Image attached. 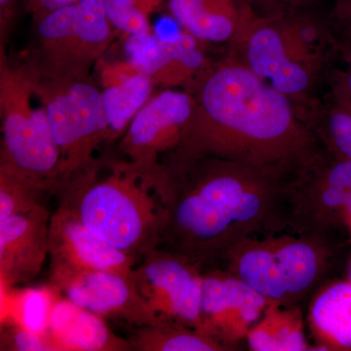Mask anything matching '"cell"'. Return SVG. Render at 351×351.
Segmentation results:
<instances>
[{
	"label": "cell",
	"mask_w": 351,
	"mask_h": 351,
	"mask_svg": "<svg viewBox=\"0 0 351 351\" xmlns=\"http://www.w3.org/2000/svg\"><path fill=\"white\" fill-rule=\"evenodd\" d=\"M127 339L132 351H230L213 337L170 320L135 328Z\"/></svg>",
	"instance_id": "obj_22"
},
{
	"label": "cell",
	"mask_w": 351,
	"mask_h": 351,
	"mask_svg": "<svg viewBox=\"0 0 351 351\" xmlns=\"http://www.w3.org/2000/svg\"><path fill=\"white\" fill-rule=\"evenodd\" d=\"M163 164L96 162L56 196L95 234L141 260L160 244L168 210Z\"/></svg>",
	"instance_id": "obj_3"
},
{
	"label": "cell",
	"mask_w": 351,
	"mask_h": 351,
	"mask_svg": "<svg viewBox=\"0 0 351 351\" xmlns=\"http://www.w3.org/2000/svg\"><path fill=\"white\" fill-rule=\"evenodd\" d=\"M41 82L60 154L57 196L96 162L95 152L108 143V125L101 90L88 78Z\"/></svg>",
	"instance_id": "obj_7"
},
{
	"label": "cell",
	"mask_w": 351,
	"mask_h": 351,
	"mask_svg": "<svg viewBox=\"0 0 351 351\" xmlns=\"http://www.w3.org/2000/svg\"><path fill=\"white\" fill-rule=\"evenodd\" d=\"M269 306L267 300L226 270L202 272L201 315L205 332L230 351L240 350L251 328Z\"/></svg>",
	"instance_id": "obj_13"
},
{
	"label": "cell",
	"mask_w": 351,
	"mask_h": 351,
	"mask_svg": "<svg viewBox=\"0 0 351 351\" xmlns=\"http://www.w3.org/2000/svg\"><path fill=\"white\" fill-rule=\"evenodd\" d=\"M51 215L45 205L0 221V276L6 286L32 282L49 257Z\"/></svg>",
	"instance_id": "obj_16"
},
{
	"label": "cell",
	"mask_w": 351,
	"mask_h": 351,
	"mask_svg": "<svg viewBox=\"0 0 351 351\" xmlns=\"http://www.w3.org/2000/svg\"><path fill=\"white\" fill-rule=\"evenodd\" d=\"M267 237L288 306L306 308L325 284L338 278L350 254L351 239L288 232Z\"/></svg>",
	"instance_id": "obj_10"
},
{
	"label": "cell",
	"mask_w": 351,
	"mask_h": 351,
	"mask_svg": "<svg viewBox=\"0 0 351 351\" xmlns=\"http://www.w3.org/2000/svg\"><path fill=\"white\" fill-rule=\"evenodd\" d=\"M105 320L64 298L53 304L47 332L59 351H132Z\"/></svg>",
	"instance_id": "obj_17"
},
{
	"label": "cell",
	"mask_w": 351,
	"mask_h": 351,
	"mask_svg": "<svg viewBox=\"0 0 351 351\" xmlns=\"http://www.w3.org/2000/svg\"><path fill=\"white\" fill-rule=\"evenodd\" d=\"M174 158L215 157L297 172L324 147L292 101L230 58L201 76Z\"/></svg>",
	"instance_id": "obj_2"
},
{
	"label": "cell",
	"mask_w": 351,
	"mask_h": 351,
	"mask_svg": "<svg viewBox=\"0 0 351 351\" xmlns=\"http://www.w3.org/2000/svg\"><path fill=\"white\" fill-rule=\"evenodd\" d=\"M110 25L124 36L154 32L151 17L166 0H101Z\"/></svg>",
	"instance_id": "obj_26"
},
{
	"label": "cell",
	"mask_w": 351,
	"mask_h": 351,
	"mask_svg": "<svg viewBox=\"0 0 351 351\" xmlns=\"http://www.w3.org/2000/svg\"><path fill=\"white\" fill-rule=\"evenodd\" d=\"M202 272L184 256L156 248L138 261L133 280L157 317L205 332L201 315Z\"/></svg>",
	"instance_id": "obj_9"
},
{
	"label": "cell",
	"mask_w": 351,
	"mask_h": 351,
	"mask_svg": "<svg viewBox=\"0 0 351 351\" xmlns=\"http://www.w3.org/2000/svg\"><path fill=\"white\" fill-rule=\"evenodd\" d=\"M47 191L10 164L0 161V221L43 206Z\"/></svg>",
	"instance_id": "obj_25"
},
{
	"label": "cell",
	"mask_w": 351,
	"mask_h": 351,
	"mask_svg": "<svg viewBox=\"0 0 351 351\" xmlns=\"http://www.w3.org/2000/svg\"><path fill=\"white\" fill-rule=\"evenodd\" d=\"M161 163L168 210L158 248L205 270L249 237L284 232L286 196L297 172L215 157H169Z\"/></svg>",
	"instance_id": "obj_1"
},
{
	"label": "cell",
	"mask_w": 351,
	"mask_h": 351,
	"mask_svg": "<svg viewBox=\"0 0 351 351\" xmlns=\"http://www.w3.org/2000/svg\"><path fill=\"white\" fill-rule=\"evenodd\" d=\"M154 88L149 76L138 73L121 84L101 89L108 125V143L122 137L134 117L152 98Z\"/></svg>",
	"instance_id": "obj_23"
},
{
	"label": "cell",
	"mask_w": 351,
	"mask_h": 351,
	"mask_svg": "<svg viewBox=\"0 0 351 351\" xmlns=\"http://www.w3.org/2000/svg\"><path fill=\"white\" fill-rule=\"evenodd\" d=\"M197 39L182 32L162 38L154 32L125 36V59L156 87L173 88L191 82L202 71L205 58Z\"/></svg>",
	"instance_id": "obj_15"
},
{
	"label": "cell",
	"mask_w": 351,
	"mask_h": 351,
	"mask_svg": "<svg viewBox=\"0 0 351 351\" xmlns=\"http://www.w3.org/2000/svg\"><path fill=\"white\" fill-rule=\"evenodd\" d=\"M317 1L318 0H242L252 14L262 17L302 11Z\"/></svg>",
	"instance_id": "obj_29"
},
{
	"label": "cell",
	"mask_w": 351,
	"mask_h": 351,
	"mask_svg": "<svg viewBox=\"0 0 351 351\" xmlns=\"http://www.w3.org/2000/svg\"><path fill=\"white\" fill-rule=\"evenodd\" d=\"M350 267V278H348V279H350V280L351 281V258L350 261V267Z\"/></svg>",
	"instance_id": "obj_35"
},
{
	"label": "cell",
	"mask_w": 351,
	"mask_h": 351,
	"mask_svg": "<svg viewBox=\"0 0 351 351\" xmlns=\"http://www.w3.org/2000/svg\"><path fill=\"white\" fill-rule=\"evenodd\" d=\"M49 258L50 269L103 270L132 278L140 261L95 234L63 203L51 215Z\"/></svg>",
	"instance_id": "obj_14"
},
{
	"label": "cell",
	"mask_w": 351,
	"mask_h": 351,
	"mask_svg": "<svg viewBox=\"0 0 351 351\" xmlns=\"http://www.w3.org/2000/svg\"><path fill=\"white\" fill-rule=\"evenodd\" d=\"M341 50H343V56L345 58L346 63L351 68V40L343 44Z\"/></svg>",
	"instance_id": "obj_34"
},
{
	"label": "cell",
	"mask_w": 351,
	"mask_h": 351,
	"mask_svg": "<svg viewBox=\"0 0 351 351\" xmlns=\"http://www.w3.org/2000/svg\"><path fill=\"white\" fill-rule=\"evenodd\" d=\"M80 0H24L25 9L32 14L34 21L40 19L46 14L73 5Z\"/></svg>",
	"instance_id": "obj_31"
},
{
	"label": "cell",
	"mask_w": 351,
	"mask_h": 351,
	"mask_svg": "<svg viewBox=\"0 0 351 351\" xmlns=\"http://www.w3.org/2000/svg\"><path fill=\"white\" fill-rule=\"evenodd\" d=\"M321 145L332 156L351 161V100L334 90L319 119L309 123Z\"/></svg>",
	"instance_id": "obj_24"
},
{
	"label": "cell",
	"mask_w": 351,
	"mask_h": 351,
	"mask_svg": "<svg viewBox=\"0 0 351 351\" xmlns=\"http://www.w3.org/2000/svg\"><path fill=\"white\" fill-rule=\"evenodd\" d=\"M50 283L66 300L104 319L134 329L160 321L138 293L132 277L103 270L50 269Z\"/></svg>",
	"instance_id": "obj_11"
},
{
	"label": "cell",
	"mask_w": 351,
	"mask_h": 351,
	"mask_svg": "<svg viewBox=\"0 0 351 351\" xmlns=\"http://www.w3.org/2000/svg\"><path fill=\"white\" fill-rule=\"evenodd\" d=\"M267 234L249 237L235 245L217 267L239 278L269 304L288 306Z\"/></svg>",
	"instance_id": "obj_20"
},
{
	"label": "cell",
	"mask_w": 351,
	"mask_h": 351,
	"mask_svg": "<svg viewBox=\"0 0 351 351\" xmlns=\"http://www.w3.org/2000/svg\"><path fill=\"white\" fill-rule=\"evenodd\" d=\"M18 0H0V48H4L12 27Z\"/></svg>",
	"instance_id": "obj_32"
},
{
	"label": "cell",
	"mask_w": 351,
	"mask_h": 351,
	"mask_svg": "<svg viewBox=\"0 0 351 351\" xmlns=\"http://www.w3.org/2000/svg\"><path fill=\"white\" fill-rule=\"evenodd\" d=\"M0 350L58 351L48 332L32 331L13 319L1 328Z\"/></svg>",
	"instance_id": "obj_28"
},
{
	"label": "cell",
	"mask_w": 351,
	"mask_h": 351,
	"mask_svg": "<svg viewBox=\"0 0 351 351\" xmlns=\"http://www.w3.org/2000/svg\"><path fill=\"white\" fill-rule=\"evenodd\" d=\"M165 7L184 32L213 43L233 40L250 12L242 0H166Z\"/></svg>",
	"instance_id": "obj_18"
},
{
	"label": "cell",
	"mask_w": 351,
	"mask_h": 351,
	"mask_svg": "<svg viewBox=\"0 0 351 351\" xmlns=\"http://www.w3.org/2000/svg\"><path fill=\"white\" fill-rule=\"evenodd\" d=\"M0 161L17 168L50 195L59 186L60 154L43 82L29 64H14L0 48Z\"/></svg>",
	"instance_id": "obj_5"
},
{
	"label": "cell",
	"mask_w": 351,
	"mask_h": 351,
	"mask_svg": "<svg viewBox=\"0 0 351 351\" xmlns=\"http://www.w3.org/2000/svg\"><path fill=\"white\" fill-rule=\"evenodd\" d=\"M34 23L29 66L43 82L87 80L114 38L101 0H80Z\"/></svg>",
	"instance_id": "obj_6"
},
{
	"label": "cell",
	"mask_w": 351,
	"mask_h": 351,
	"mask_svg": "<svg viewBox=\"0 0 351 351\" xmlns=\"http://www.w3.org/2000/svg\"><path fill=\"white\" fill-rule=\"evenodd\" d=\"M302 306L269 304L261 319L247 335L246 343L253 351L313 350L304 331Z\"/></svg>",
	"instance_id": "obj_21"
},
{
	"label": "cell",
	"mask_w": 351,
	"mask_h": 351,
	"mask_svg": "<svg viewBox=\"0 0 351 351\" xmlns=\"http://www.w3.org/2000/svg\"><path fill=\"white\" fill-rule=\"evenodd\" d=\"M324 32L302 11L267 17L250 12L233 40L239 41L240 61L291 99L306 93L326 61L332 43Z\"/></svg>",
	"instance_id": "obj_4"
},
{
	"label": "cell",
	"mask_w": 351,
	"mask_h": 351,
	"mask_svg": "<svg viewBox=\"0 0 351 351\" xmlns=\"http://www.w3.org/2000/svg\"><path fill=\"white\" fill-rule=\"evenodd\" d=\"M307 323L315 350H351V281L325 284L307 306Z\"/></svg>",
	"instance_id": "obj_19"
},
{
	"label": "cell",
	"mask_w": 351,
	"mask_h": 351,
	"mask_svg": "<svg viewBox=\"0 0 351 351\" xmlns=\"http://www.w3.org/2000/svg\"><path fill=\"white\" fill-rule=\"evenodd\" d=\"M96 66L98 69L97 73H98L101 89L121 84L129 78L140 73L127 61L125 58L122 60H114V61H106L103 58Z\"/></svg>",
	"instance_id": "obj_30"
},
{
	"label": "cell",
	"mask_w": 351,
	"mask_h": 351,
	"mask_svg": "<svg viewBox=\"0 0 351 351\" xmlns=\"http://www.w3.org/2000/svg\"><path fill=\"white\" fill-rule=\"evenodd\" d=\"M350 235H351V225H350Z\"/></svg>",
	"instance_id": "obj_36"
},
{
	"label": "cell",
	"mask_w": 351,
	"mask_h": 351,
	"mask_svg": "<svg viewBox=\"0 0 351 351\" xmlns=\"http://www.w3.org/2000/svg\"><path fill=\"white\" fill-rule=\"evenodd\" d=\"M334 90L339 92L351 100V68L348 71H341L335 80Z\"/></svg>",
	"instance_id": "obj_33"
},
{
	"label": "cell",
	"mask_w": 351,
	"mask_h": 351,
	"mask_svg": "<svg viewBox=\"0 0 351 351\" xmlns=\"http://www.w3.org/2000/svg\"><path fill=\"white\" fill-rule=\"evenodd\" d=\"M350 225L351 161L323 149L289 186L284 232L351 239Z\"/></svg>",
	"instance_id": "obj_8"
},
{
	"label": "cell",
	"mask_w": 351,
	"mask_h": 351,
	"mask_svg": "<svg viewBox=\"0 0 351 351\" xmlns=\"http://www.w3.org/2000/svg\"><path fill=\"white\" fill-rule=\"evenodd\" d=\"M193 104V95L174 88L152 95L120 138L122 156L149 164L170 156L181 143Z\"/></svg>",
	"instance_id": "obj_12"
},
{
	"label": "cell",
	"mask_w": 351,
	"mask_h": 351,
	"mask_svg": "<svg viewBox=\"0 0 351 351\" xmlns=\"http://www.w3.org/2000/svg\"><path fill=\"white\" fill-rule=\"evenodd\" d=\"M16 322L32 331L47 332L55 300L48 289H29L16 300Z\"/></svg>",
	"instance_id": "obj_27"
}]
</instances>
